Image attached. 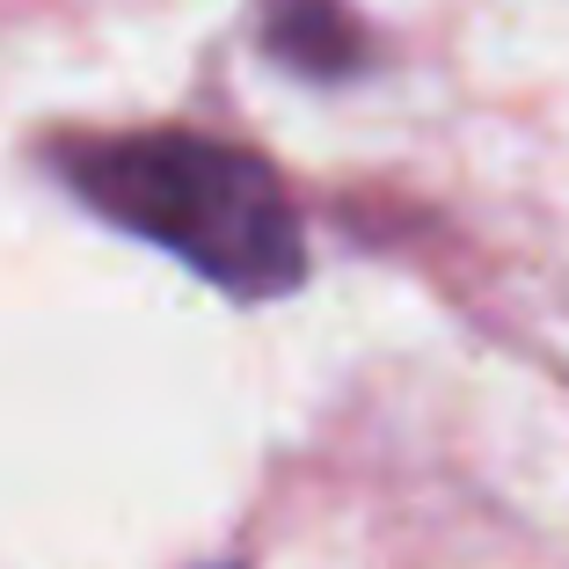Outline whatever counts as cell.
Returning <instances> with one entry per match:
<instances>
[{
    "label": "cell",
    "mask_w": 569,
    "mask_h": 569,
    "mask_svg": "<svg viewBox=\"0 0 569 569\" xmlns=\"http://www.w3.org/2000/svg\"><path fill=\"white\" fill-rule=\"evenodd\" d=\"M59 183L118 234L176 256L190 278L241 307L307 284V227L284 176L263 153L212 132H88L51 147Z\"/></svg>",
    "instance_id": "cell-1"
},
{
    "label": "cell",
    "mask_w": 569,
    "mask_h": 569,
    "mask_svg": "<svg viewBox=\"0 0 569 569\" xmlns=\"http://www.w3.org/2000/svg\"><path fill=\"white\" fill-rule=\"evenodd\" d=\"M256 37H263L270 67L315 88L358 81L372 67V37L343 0H256Z\"/></svg>",
    "instance_id": "cell-2"
}]
</instances>
